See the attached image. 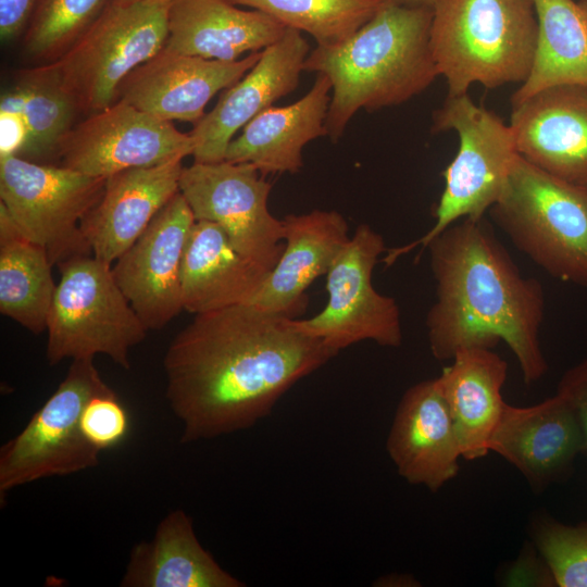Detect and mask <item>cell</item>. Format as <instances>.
I'll use <instances>...</instances> for the list:
<instances>
[{
	"instance_id": "14",
	"label": "cell",
	"mask_w": 587,
	"mask_h": 587,
	"mask_svg": "<svg viewBox=\"0 0 587 587\" xmlns=\"http://www.w3.org/2000/svg\"><path fill=\"white\" fill-rule=\"evenodd\" d=\"M195 222L178 191L112 267L117 285L148 330L163 328L184 310L180 272Z\"/></svg>"
},
{
	"instance_id": "4",
	"label": "cell",
	"mask_w": 587,
	"mask_h": 587,
	"mask_svg": "<svg viewBox=\"0 0 587 587\" xmlns=\"http://www.w3.org/2000/svg\"><path fill=\"white\" fill-rule=\"evenodd\" d=\"M538 24L533 0H438L429 45L448 96L473 84H523L534 63Z\"/></svg>"
},
{
	"instance_id": "29",
	"label": "cell",
	"mask_w": 587,
	"mask_h": 587,
	"mask_svg": "<svg viewBox=\"0 0 587 587\" xmlns=\"http://www.w3.org/2000/svg\"><path fill=\"white\" fill-rule=\"evenodd\" d=\"M20 112L27 128L24 159L39 160L59 155L79 110L62 85L51 63L23 70L2 93Z\"/></svg>"
},
{
	"instance_id": "23",
	"label": "cell",
	"mask_w": 587,
	"mask_h": 587,
	"mask_svg": "<svg viewBox=\"0 0 587 587\" xmlns=\"http://www.w3.org/2000/svg\"><path fill=\"white\" fill-rule=\"evenodd\" d=\"M330 91L328 77L317 73L311 89L298 101L270 107L247 123L229 142L225 160L252 163L264 175L299 172L304 146L326 135Z\"/></svg>"
},
{
	"instance_id": "3",
	"label": "cell",
	"mask_w": 587,
	"mask_h": 587,
	"mask_svg": "<svg viewBox=\"0 0 587 587\" xmlns=\"http://www.w3.org/2000/svg\"><path fill=\"white\" fill-rule=\"evenodd\" d=\"M433 9L388 2L346 40L310 51L303 71L332 84L326 136L337 141L361 109L401 104L439 75L430 45Z\"/></svg>"
},
{
	"instance_id": "7",
	"label": "cell",
	"mask_w": 587,
	"mask_h": 587,
	"mask_svg": "<svg viewBox=\"0 0 587 587\" xmlns=\"http://www.w3.org/2000/svg\"><path fill=\"white\" fill-rule=\"evenodd\" d=\"M58 267L61 277L46 327L48 363L103 354L128 370L130 350L149 330L117 285L111 264L89 254Z\"/></svg>"
},
{
	"instance_id": "17",
	"label": "cell",
	"mask_w": 587,
	"mask_h": 587,
	"mask_svg": "<svg viewBox=\"0 0 587 587\" xmlns=\"http://www.w3.org/2000/svg\"><path fill=\"white\" fill-rule=\"evenodd\" d=\"M520 155L563 180L587 187V85L545 88L512 105Z\"/></svg>"
},
{
	"instance_id": "34",
	"label": "cell",
	"mask_w": 587,
	"mask_h": 587,
	"mask_svg": "<svg viewBox=\"0 0 587 587\" xmlns=\"http://www.w3.org/2000/svg\"><path fill=\"white\" fill-rule=\"evenodd\" d=\"M557 394L563 397L575 412L587 441V358L562 375Z\"/></svg>"
},
{
	"instance_id": "19",
	"label": "cell",
	"mask_w": 587,
	"mask_h": 587,
	"mask_svg": "<svg viewBox=\"0 0 587 587\" xmlns=\"http://www.w3.org/2000/svg\"><path fill=\"white\" fill-rule=\"evenodd\" d=\"M386 448L401 477L430 491H437L458 474L461 448L437 378L405 390Z\"/></svg>"
},
{
	"instance_id": "33",
	"label": "cell",
	"mask_w": 587,
	"mask_h": 587,
	"mask_svg": "<svg viewBox=\"0 0 587 587\" xmlns=\"http://www.w3.org/2000/svg\"><path fill=\"white\" fill-rule=\"evenodd\" d=\"M86 440L99 451L121 445L130 428V417L113 389L93 396L80 415Z\"/></svg>"
},
{
	"instance_id": "21",
	"label": "cell",
	"mask_w": 587,
	"mask_h": 587,
	"mask_svg": "<svg viewBox=\"0 0 587 587\" xmlns=\"http://www.w3.org/2000/svg\"><path fill=\"white\" fill-rule=\"evenodd\" d=\"M282 222L284 251L249 304L294 319L307 307V289L327 274L349 241V226L342 214L334 210L288 214Z\"/></svg>"
},
{
	"instance_id": "25",
	"label": "cell",
	"mask_w": 587,
	"mask_h": 587,
	"mask_svg": "<svg viewBox=\"0 0 587 587\" xmlns=\"http://www.w3.org/2000/svg\"><path fill=\"white\" fill-rule=\"evenodd\" d=\"M436 377L448 405L462 458L476 460L489 452L490 437L505 402L501 396L508 364L492 349L458 351Z\"/></svg>"
},
{
	"instance_id": "30",
	"label": "cell",
	"mask_w": 587,
	"mask_h": 587,
	"mask_svg": "<svg viewBox=\"0 0 587 587\" xmlns=\"http://www.w3.org/2000/svg\"><path fill=\"white\" fill-rule=\"evenodd\" d=\"M261 11L317 46L337 45L367 23L389 0H228Z\"/></svg>"
},
{
	"instance_id": "28",
	"label": "cell",
	"mask_w": 587,
	"mask_h": 587,
	"mask_svg": "<svg viewBox=\"0 0 587 587\" xmlns=\"http://www.w3.org/2000/svg\"><path fill=\"white\" fill-rule=\"evenodd\" d=\"M40 245L18 229L0 204V312L34 334L46 330L57 285Z\"/></svg>"
},
{
	"instance_id": "11",
	"label": "cell",
	"mask_w": 587,
	"mask_h": 587,
	"mask_svg": "<svg viewBox=\"0 0 587 587\" xmlns=\"http://www.w3.org/2000/svg\"><path fill=\"white\" fill-rule=\"evenodd\" d=\"M386 250L378 232L364 223L358 225L326 274L325 308L311 319H294L295 326L338 353L364 340L400 347V308L392 297L378 292L372 282L374 267Z\"/></svg>"
},
{
	"instance_id": "10",
	"label": "cell",
	"mask_w": 587,
	"mask_h": 587,
	"mask_svg": "<svg viewBox=\"0 0 587 587\" xmlns=\"http://www.w3.org/2000/svg\"><path fill=\"white\" fill-rule=\"evenodd\" d=\"M107 178L21 157L0 158V204L22 234L45 248L52 265L91 249L80 225L101 199Z\"/></svg>"
},
{
	"instance_id": "24",
	"label": "cell",
	"mask_w": 587,
	"mask_h": 587,
	"mask_svg": "<svg viewBox=\"0 0 587 587\" xmlns=\"http://www.w3.org/2000/svg\"><path fill=\"white\" fill-rule=\"evenodd\" d=\"M268 273L239 253L217 224L196 221L182 263L184 310L197 315L249 304Z\"/></svg>"
},
{
	"instance_id": "16",
	"label": "cell",
	"mask_w": 587,
	"mask_h": 587,
	"mask_svg": "<svg viewBox=\"0 0 587 587\" xmlns=\"http://www.w3.org/2000/svg\"><path fill=\"white\" fill-rule=\"evenodd\" d=\"M262 51L236 61H218L163 48L125 77L116 100L168 122L196 124L209 101L251 70Z\"/></svg>"
},
{
	"instance_id": "36",
	"label": "cell",
	"mask_w": 587,
	"mask_h": 587,
	"mask_svg": "<svg viewBox=\"0 0 587 587\" xmlns=\"http://www.w3.org/2000/svg\"><path fill=\"white\" fill-rule=\"evenodd\" d=\"M390 2L403 5V7H410V8H428L433 9L438 0H389Z\"/></svg>"
},
{
	"instance_id": "35",
	"label": "cell",
	"mask_w": 587,
	"mask_h": 587,
	"mask_svg": "<svg viewBox=\"0 0 587 587\" xmlns=\"http://www.w3.org/2000/svg\"><path fill=\"white\" fill-rule=\"evenodd\" d=\"M36 0H0V37L3 41L25 32Z\"/></svg>"
},
{
	"instance_id": "26",
	"label": "cell",
	"mask_w": 587,
	"mask_h": 587,
	"mask_svg": "<svg viewBox=\"0 0 587 587\" xmlns=\"http://www.w3.org/2000/svg\"><path fill=\"white\" fill-rule=\"evenodd\" d=\"M122 587H242L198 540L191 517L177 509L158 524L153 537L130 551Z\"/></svg>"
},
{
	"instance_id": "5",
	"label": "cell",
	"mask_w": 587,
	"mask_h": 587,
	"mask_svg": "<svg viewBox=\"0 0 587 587\" xmlns=\"http://www.w3.org/2000/svg\"><path fill=\"white\" fill-rule=\"evenodd\" d=\"M489 214L551 277L587 289V187L553 176L517 154Z\"/></svg>"
},
{
	"instance_id": "15",
	"label": "cell",
	"mask_w": 587,
	"mask_h": 587,
	"mask_svg": "<svg viewBox=\"0 0 587 587\" xmlns=\"http://www.w3.org/2000/svg\"><path fill=\"white\" fill-rule=\"evenodd\" d=\"M309 53L308 41L292 28L265 48L254 66L226 88L214 108L195 124L189 133L195 140L193 161L225 160L235 134L297 88Z\"/></svg>"
},
{
	"instance_id": "8",
	"label": "cell",
	"mask_w": 587,
	"mask_h": 587,
	"mask_svg": "<svg viewBox=\"0 0 587 587\" xmlns=\"http://www.w3.org/2000/svg\"><path fill=\"white\" fill-rule=\"evenodd\" d=\"M171 0H109L99 15L50 62L79 110L101 111L137 66L161 51L167 38Z\"/></svg>"
},
{
	"instance_id": "1",
	"label": "cell",
	"mask_w": 587,
	"mask_h": 587,
	"mask_svg": "<svg viewBox=\"0 0 587 587\" xmlns=\"http://www.w3.org/2000/svg\"><path fill=\"white\" fill-rule=\"evenodd\" d=\"M338 354L294 319L239 304L195 315L163 360L180 442L247 429L300 379Z\"/></svg>"
},
{
	"instance_id": "32",
	"label": "cell",
	"mask_w": 587,
	"mask_h": 587,
	"mask_svg": "<svg viewBox=\"0 0 587 587\" xmlns=\"http://www.w3.org/2000/svg\"><path fill=\"white\" fill-rule=\"evenodd\" d=\"M534 541L554 585L587 587V522L572 526L541 519Z\"/></svg>"
},
{
	"instance_id": "22",
	"label": "cell",
	"mask_w": 587,
	"mask_h": 587,
	"mask_svg": "<svg viewBox=\"0 0 587 587\" xmlns=\"http://www.w3.org/2000/svg\"><path fill=\"white\" fill-rule=\"evenodd\" d=\"M287 27L258 10L228 0H171L164 49L209 60L236 61L262 51Z\"/></svg>"
},
{
	"instance_id": "18",
	"label": "cell",
	"mask_w": 587,
	"mask_h": 587,
	"mask_svg": "<svg viewBox=\"0 0 587 587\" xmlns=\"http://www.w3.org/2000/svg\"><path fill=\"white\" fill-rule=\"evenodd\" d=\"M488 446L537 489L565 478L576 457L587 453L578 419L558 394L530 407L505 403Z\"/></svg>"
},
{
	"instance_id": "12",
	"label": "cell",
	"mask_w": 587,
	"mask_h": 587,
	"mask_svg": "<svg viewBox=\"0 0 587 587\" xmlns=\"http://www.w3.org/2000/svg\"><path fill=\"white\" fill-rule=\"evenodd\" d=\"M264 176L252 163L193 161L183 167L179 192L196 221L217 224L239 253L271 271L284 251V225L268 210Z\"/></svg>"
},
{
	"instance_id": "13",
	"label": "cell",
	"mask_w": 587,
	"mask_h": 587,
	"mask_svg": "<svg viewBox=\"0 0 587 587\" xmlns=\"http://www.w3.org/2000/svg\"><path fill=\"white\" fill-rule=\"evenodd\" d=\"M195 140L168 122L116 100L72 128L60 165L108 178L118 172L192 155Z\"/></svg>"
},
{
	"instance_id": "27",
	"label": "cell",
	"mask_w": 587,
	"mask_h": 587,
	"mask_svg": "<svg viewBox=\"0 0 587 587\" xmlns=\"http://www.w3.org/2000/svg\"><path fill=\"white\" fill-rule=\"evenodd\" d=\"M537 46L532 71L512 95L517 104L557 85H587V0H533Z\"/></svg>"
},
{
	"instance_id": "37",
	"label": "cell",
	"mask_w": 587,
	"mask_h": 587,
	"mask_svg": "<svg viewBox=\"0 0 587 587\" xmlns=\"http://www.w3.org/2000/svg\"><path fill=\"white\" fill-rule=\"evenodd\" d=\"M118 1H135V0H118Z\"/></svg>"
},
{
	"instance_id": "9",
	"label": "cell",
	"mask_w": 587,
	"mask_h": 587,
	"mask_svg": "<svg viewBox=\"0 0 587 587\" xmlns=\"http://www.w3.org/2000/svg\"><path fill=\"white\" fill-rule=\"evenodd\" d=\"M111 389L93 359L73 360L57 390L25 427L0 448L1 503L13 488L99 464L101 451L86 440L80 415L93 396Z\"/></svg>"
},
{
	"instance_id": "31",
	"label": "cell",
	"mask_w": 587,
	"mask_h": 587,
	"mask_svg": "<svg viewBox=\"0 0 587 587\" xmlns=\"http://www.w3.org/2000/svg\"><path fill=\"white\" fill-rule=\"evenodd\" d=\"M109 0H36L25 29L26 52L59 59L87 29Z\"/></svg>"
},
{
	"instance_id": "20",
	"label": "cell",
	"mask_w": 587,
	"mask_h": 587,
	"mask_svg": "<svg viewBox=\"0 0 587 587\" xmlns=\"http://www.w3.org/2000/svg\"><path fill=\"white\" fill-rule=\"evenodd\" d=\"M183 167L176 159L109 176L101 199L80 225L92 255L115 262L179 191Z\"/></svg>"
},
{
	"instance_id": "6",
	"label": "cell",
	"mask_w": 587,
	"mask_h": 587,
	"mask_svg": "<svg viewBox=\"0 0 587 587\" xmlns=\"http://www.w3.org/2000/svg\"><path fill=\"white\" fill-rule=\"evenodd\" d=\"M447 130L457 133L459 149L442 173L445 188L435 209V223L416 240L387 249L382 260L386 267L417 247L424 250L457 221L485 216L505 186L519 154L510 125L463 93L447 96L433 113L432 132Z\"/></svg>"
},
{
	"instance_id": "2",
	"label": "cell",
	"mask_w": 587,
	"mask_h": 587,
	"mask_svg": "<svg viewBox=\"0 0 587 587\" xmlns=\"http://www.w3.org/2000/svg\"><path fill=\"white\" fill-rule=\"evenodd\" d=\"M425 249L436 283L425 321L433 357L451 360L462 349L504 341L524 383L539 380L548 370L539 340L544 288L521 273L485 216L457 221Z\"/></svg>"
}]
</instances>
